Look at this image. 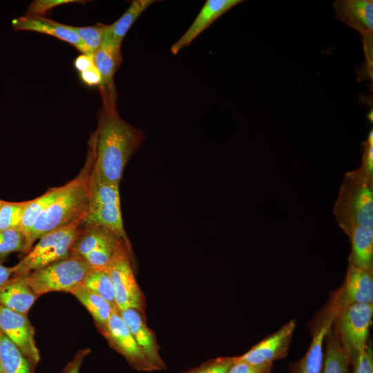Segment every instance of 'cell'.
<instances>
[{
    "instance_id": "ffe728a7",
    "label": "cell",
    "mask_w": 373,
    "mask_h": 373,
    "mask_svg": "<svg viewBox=\"0 0 373 373\" xmlns=\"http://www.w3.org/2000/svg\"><path fill=\"white\" fill-rule=\"evenodd\" d=\"M122 239L124 240L120 236L104 227L95 225H82L73 244L72 251L84 258L90 252L117 245Z\"/></svg>"
},
{
    "instance_id": "5b68a950",
    "label": "cell",
    "mask_w": 373,
    "mask_h": 373,
    "mask_svg": "<svg viewBox=\"0 0 373 373\" xmlns=\"http://www.w3.org/2000/svg\"><path fill=\"white\" fill-rule=\"evenodd\" d=\"M373 304L357 303L337 312L332 321V328L353 367L360 359L368 338L372 323Z\"/></svg>"
},
{
    "instance_id": "1f68e13d",
    "label": "cell",
    "mask_w": 373,
    "mask_h": 373,
    "mask_svg": "<svg viewBox=\"0 0 373 373\" xmlns=\"http://www.w3.org/2000/svg\"><path fill=\"white\" fill-rule=\"evenodd\" d=\"M272 367V363L256 365L236 361L233 357V364L227 373H271Z\"/></svg>"
},
{
    "instance_id": "d6a6232c",
    "label": "cell",
    "mask_w": 373,
    "mask_h": 373,
    "mask_svg": "<svg viewBox=\"0 0 373 373\" xmlns=\"http://www.w3.org/2000/svg\"><path fill=\"white\" fill-rule=\"evenodd\" d=\"M363 150L361 167L373 175V131L371 130L366 140L362 142Z\"/></svg>"
},
{
    "instance_id": "836d02e7",
    "label": "cell",
    "mask_w": 373,
    "mask_h": 373,
    "mask_svg": "<svg viewBox=\"0 0 373 373\" xmlns=\"http://www.w3.org/2000/svg\"><path fill=\"white\" fill-rule=\"evenodd\" d=\"M354 373H373V351L367 344L356 365L353 367Z\"/></svg>"
},
{
    "instance_id": "6da1fadb",
    "label": "cell",
    "mask_w": 373,
    "mask_h": 373,
    "mask_svg": "<svg viewBox=\"0 0 373 373\" xmlns=\"http://www.w3.org/2000/svg\"><path fill=\"white\" fill-rule=\"evenodd\" d=\"M90 136L96 172L104 181L119 185L127 163L145 138L144 132L123 119L115 106L103 105Z\"/></svg>"
},
{
    "instance_id": "484cf974",
    "label": "cell",
    "mask_w": 373,
    "mask_h": 373,
    "mask_svg": "<svg viewBox=\"0 0 373 373\" xmlns=\"http://www.w3.org/2000/svg\"><path fill=\"white\" fill-rule=\"evenodd\" d=\"M82 284L89 290L104 298L114 308H116L113 285L105 268H91L84 277Z\"/></svg>"
},
{
    "instance_id": "8992f818",
    "label": "cell",
    "mask_w": 373,
    "mask_h": 373,
    "mask_svg": "<svg viewBox=\"0 0 373 373\" xmlns=\"http://www.w3.org/2000/svg\"><path fill=\"white\" fill-rule=\"evenodd\" d=\"M82 225L102 227L130 241L122 220L119 185L102 180L95 166L90 179L88 209Z\"/></svg>"
},
{
    "instance_id": "f546056e",
    "label": "cell",
    "mask_w": 373,
    "mask_h": 373,
    "mask_svg": "<svg viewBox=\"0 0 373 373\" xmlns=\"http://www.w3.org/2000/svg\"><path fill=\"white\" fill-rule=\"evenodd\" d=\"M233 362V357H218L181 373H227Z\"/></svg>"
},
{
    "instance_id": "ab89813d",
    "label": "cell",
    "mask_w": 373,
    "mask_h": 373,
    "mask_svg": "<svg viewBox=\"0 0 373 373\" xmlns=\"http://www.w3.org/2000/svg\"><path fill=\"white\" fill-rule=\"evenodd\" d=\"M3 201H4V200H0V207H1V206L2 205V204L3 203Z\"/></svg>"
},
{
    "instance_id": "e0dca14e",
    "label": "cell",
    "mask_w": 373,
    "mask_h": 373,
    "mask_svg": "<svg viewBox=\"0 0 373 373\" xmlns=\"http://www.w3.org/2000/svg\"><path fill=\"white\" fill-rule=\"evenodd\" d=\"M118 312L150 363L157 370H166V365L160 354L155 336L146 325L140 311L129 308Z\"/></svg>"
},
{
    "instance_id": "4fadbf2b",
    "label": "cell",
    "mask_w": 373,
    "mask_h": 373,
    "mask_svg": "<svg viewBox=\"0 0 373 373\" xmlns=\"http://www.w3.org/2000/svg\"><path fill=\"white\" fill-rule=\"evenodd\" d=\"M296 326V321L291 320L278 331L267 336L253 346L244 354L234 356V359L261 365L273 363L274 361L285 358L288 354Z\"/></svg>"
},
{
    "instance_id": "9c48e42d",
    "label": "cell",
    "mask_w": 373,
    "mask_h": 373,
    "mask_svg": "<svg viewBox=\"0 0 373 373\" xmlns=\"http://www.w3.org/2000/svg\"><path fill=\"white\" fill-rule=\"evenodd\" d=\"M336 17L361 35L368 77L372 78L373 1L336 0L332 4Z\"/></svg>"
},
{
    "instance_id": "7a4b0ae2",
    "label": "cell",
    "mask_w": 373,
    "mask_h": 373,
    "mask_svg": "<svg viewBox=\"0 0 373 373\" xmlns=\"http://www.w3.org/2000/svg\"><path fill=\"white\" fill-rule=\"evenodd\" d=\"M95 166L94 143L90 137L86 162L77 176L66 183L61 195L35 222L26 242V254L34 242L45 234L85 219L89 204L90 179Z\"/></svg>"
},
{
    "instance_id": "5bb4252c",
    "label": "cell",
    "mask_w": 373,
    "mask_h": 373,
    "mask_svg": "<svg viewBox=\"0 0 373 373\" xmlns=\"http://www.w3.org/2000/svg\"><path fill=\"white\" fill-rule=\"evenodd\" d=\"M11 25L15 31H33L55 37L71 44L82 54L90 55L69 25L55 21L44 16L27 15L13 19Z\"/></svg>"
},
{
    "instance_id": "f1b7e54d",
    "label": "cell",
    "mask_w": 373,
    "mask_h": 373,
    "mask_svg": "<svg viewBox=\"0 0 373 373\" xmlns=\"http://www.w3.org/2000/svg\"><path fill=\"white\" fill-rule=\"evenodd\" d=\"M106 26L97 24L86 27L73 26H70V27L87 48L89 54L94 56L103 42Z\"/></svg>"
},
{
    "instance_id": "cb8c5ba5",
    "label": "cell",
    "mask_w": 373,
    "mask_h": 373,
    "mask_svg": "<svg viewBox=\"0 0 373 373\" xmlns=\"http://www.w3.org/2000/svg\"><path fill=\"white\" fill-rule=\"evenodd\" d=\"M0 359L3 373H35L29 361L1 332Z\"/></svg>"
},
{
    "instance_id": "44dd1931",
    "label": "cell",
    "mask_w": 373,
    "mask_h": 373,
    "mask_svg": "<svg viewBox=\"0 0 373 373\" xmlns=\"http://www.w3.org/2000/svg\"><path fill=\"white\" fill-rule=\"evenodd\" d=\"M154 2V0H133L119 19L106 26L103 42L121 49L122 41L131 26Z\"/></svg>"
},
{
    "instance_id": "277c9868",
    "label": "cell",
    "mask_w": 373,
    "mask_h": 373,
    "mask_svg": "<svg viewBox=\"0 0 373 373\" xmlns=\"http://www.w3.org/2000/svg\"><path fill=\"white\" fill-rule=\"evenodd\" d=\"M84 220L79 219L40 238L36 245L13 266L12 277L26 275L67 258L72 251Z\"/></svg>"
},
{
    "instance_id": "4316f807",
    "label": "cell",
    "mask_w": 373,
    "mask_h": 373,
    "mask_svg": "<svg viewBox=\"0 0 373 373\" xmlns=\"http://www.w3.org/2000/svg\"><path fill=\"white\" fill-rule=\"evenodd\" d=\"M26 239L20 229L0 230V263L14 252L26 253Z\"/></svg>"
},
{
    "instance_id": "4dcf8cb0",
    "label": "cell",
    "mask_w": 373,
    "mask_h": 373,
    "mask_svg": "<svg viewBox=\"0 0 373 373\" xmlns=\"http://www.w3.org/2000/svg\"><path fill=\"white\" fill-rule=\"evenodd\" d=\"M86 1L79 0H35L28 7L27 15L44 16L46 12L54 8L68 3H82Z\"/></svg>"
},
{
    "instance_id": "603a6c76",
    "label": "cell",
    "mask_w": 373,
    "mask_h": 373,
    "mask_svg": "<svg viewBox=\"0 0 373 373\" xmlns=\"http://www.w3.org/2000/svg\"><path fill=\"white\" fill-rule=\"evenodd\" d=\"M66 188V184L60 186L50 187L41 196L30 200L20 225V230L24 234L26 242L36 220L61 195Z\"/></svg>"
},
{
    "instance_id": "83f0119b",
    "label": "cell",
    "mask_w": 373,
    "mask_h": 373,
    "mask_svg": "<svg viewBox=\"0 0 373 373\" xmlns=\"http://www.w3.org/2000/svg\"><path fill=\"white\" fill-rule=\"evenodd\" d=\"M30 200L23 202H7L0 207V230L17 229L20 225Z\"/></svg>"
},
{
    "instance_id": "d4e9b609",
    "label": "cell",
    "mask_w": 373,
    "mask_h": 373,
    "mask_svg": "<svg viewBox=\"0 0 373 373\" xmlns=\"http://www.w3.org/2000/svg\"><path fill=\"white\" fill-rule=\"evenodd\" d=\"M325 341L326 350L323 373H349V363L332 326L327 331Z\"/></svg>"
},
{
    "instance_id": "d590c367",
    "label": "cell",
    "mask_w": 373,
    "mask_h": 373,
    "mask_svg": "<svg viewBox=\"0 0 373 373\" xmlns=\"http://www.w3.org/2000/svg\"><path fill=\"white\" fill-rule=\"evenodd\" d=\"M82 83L88 86H101L102 77L95 66L79 73Z\"/></svg>"
},
{
    "instance_id": "2e32d148",
    "label": "cell",
    "mask_w": 373,
    "mask_h": 373,
    "mask_svg": "<svg viewBox=\"0 0 373 373\" xmlns=\"http://www.w3.org/2000/svg\"><path fill=\"white\" fill-rule=\"evenodd\" d=\"M242 2V0H207L191 25L184 34L171 48L177 55L188 46L202 32L210 26L218 18L229 10Z\"/></svg>"
},
{
    "instance_id": "7c38bea8",
    "label": "cell",
    "mask_w": 373,
    "mask_h": 373,
    "mask_svg": "<svg viewBox=\"0 0 373 373\" xmlns=\"http://www.w3.org/2000/svg\"><path fill=\"white\" fill-rule=\"evenodd\" d=\"M0 332L17 347L35 372L40 354L35 339V327L27 315L0 305Z\"/></svg>"
},
{
    "instance_id": "7402d4cb",
    "label": "cell",
    "mask_w": 373,
    "mask_h": 373,
    "mask_svg": "<svg viewBox=\"0 0 373 373\" xmlns=\"http://www.w3.org/2000/svg\"><path fill=\"white\" fill-rule=\"evenodd\" d=\"M69 293L73 294L88 311L93 318L98 331L102 334L106 329L114 307L104 298L89 290L82 283L73 288Z\"/></svg>"
},
{
    "instance_id": "8d00e7d4",
    "label": "cell",
    "mask_w": 373,
    "mask_h": 373,
    "mask_svg": "<svg viewBox=\"0 0 373 373\" xmlns=\"http://www.w3.org/2000/svg\"><path fill=\"white\" fill-rule=\"evenodd\" d=\"M73 64L79 73L95 66L94 56L86 54H81L77 57Z\"/></svg>"
},
{
    "instance_id": "e575fe53",
    "label": "cell",
    "mask_w": 373,
    "mask_h": 373,
    "mask_svg": "<svg viewBox=\"0 0 373 373\" xmlns=\"http://www.w3.org/2000/svg\"><path fill=\"white\" fill-rule=\"evenodd\" d=\"M90 352V349L88 347L79 349L60 373H79L84 359Z\"/></svg>"
},
{
    "instance_id": "3957f363",
    "label": "cell",
    "mask_w": 373,
    "mask_h": 373,
    "mask_svg": "<svg viewBox=\"0 0 373 373\" xmlns=\"http://www.w3.org/2000/svg\"><path fill=\"white\" fill-rule=\"evenodd\" d=\"M333 213L348 237L359 230L373 231V175L361 166L346 173Z\"/></svg>"
},
{
    "instance_id": "74e56055",
    "label": "cell",
    "mask_w": 373,
    "mask_h": 373,
    "mask_svg": "<svg viewBox=\"0 0 373 373\" xmlns=\"http://www.w3.org/2000/svg\"><path fill=\"white\" fill-rule=\"evenodd\" d=\"M14 268L6 267L0 263V287L8 281L13 276Z\"/></svg>"
},
{
    "instance_id": "ac0fdd59",
    "label": "cell",
    "mask_w": 373,
    "mask_h": 373,
    "mask_svg": "<svg viewBox=\"0 0 373 373\" xmlns=\"http://www.w3.org/2000/svg\"><path fill=\"white\" fill-rule=\"evenodd\" d=\"M94 61L102 77L100 88L103 105L115 106L116 93L113 79L122 61L121 49L102 42L94 55Z\"/></svg>"
},
{
    "instance_id": "30bf717a",
    "label": "cell",
    "mask_w": 373,
    "mask_h": 373,
    "mask_svg": "<svg viewBox=\"0 0 373 373\" xmlns=\"http://www.w3.org/2000/svg\"><path fill=\"white\" fill-rule=\"evenodd\" d=\"M349 262L344 282L330 298L326 309L334 314L351 305L373 304V274Z\"/></svg>"
},
{
    "instance_id": "9a60e30c",
    "label": "cell",
    "mask_w": 373,
    "mask_h": 373,
    "mask_svg": "<svg viewBox=\"0 0 373 373\" xmlns=\"http://www.w3.org/2000/svg\"><path fill=\"white\" fill-rule=\"evenodd\" d=\"M334 315L324 309L318 319L311 344L305 356L289 365L290 373H321L323 360V343L332 325Z\"/></svg>"
},
{
    "instance_id": "f35d334b",
    "label": "cell",
    "mask_w": 373,
    "mask_h": 373,
    "mask_svg": "<svg viewBox=\"0 0 373 373\" xmlns=\"http://www.w3.org/2000/svg\"><path fill=\"white\" fill-rule=\"evenodd\" d=\"M0 373H3L1 359H0Z\"/></svg>"
},
{
    "instance_id": "ba28073f",
    "label": "cell",
    "mask_w": 373,
    "mask_h": 373,
    "mask_svg": "<svg viewBox=\"0 0 373 373\" xmlns=\"http://www.w3.org/2000/svg\"><path fill=\"white\" fill-rule=\"evenodd\" d=\"M106 270L110 277L118 311L142 309V291L131 265V244L121 240L111 256Z\"/></svg>"
},
{
    "instance_id": "8fae6325",
    "label": "cell",
    "mask_w": 373,
    "mask_h": 373,
    "mask_svg": "<svg viewBox=\"0 0 373 373\" xmlns=\"http://www.w3.org/2000/svg\"><path fill=\"white\" fill-rule=\"evenodd\" d=\"M102 335L109 345L121 354L135 370L156 371L141 350L117 309H113L106 331Z\"/></svg>"
},
{
    "instance_id": "d6986e66",
    "label": "cell",
    "mask_w": 373,
    "mask_h": 373,
    "mask_svg": "<svg viewBox=\"0 0 373 373\" xmlns=\"http://www.w3.org/2000/svg\"><path fill=\"white\" fill-rule=\"evenodd\" d=\"M37 298L25 275L12 277L0 287V305L17 313L27 315Z\"/></svg>"
},
{
    "instance_id": "52a82bcc",
    "label": "cell",
    "mask_w": 373,
    "mask_h": 373,
    "mask_svg": "<svg viewBox=\"0 0 373 373\" xmlns=\"http://www.w3.org/2000/svg\"><path fill=\"white\" fill-rule=\"evenodd\" d=\"M91 268L82 256L72 251L67 258L25 276L32 291L39 297L52 291L69 293L82 283Z\"/></svg>"
}]
</instances>
